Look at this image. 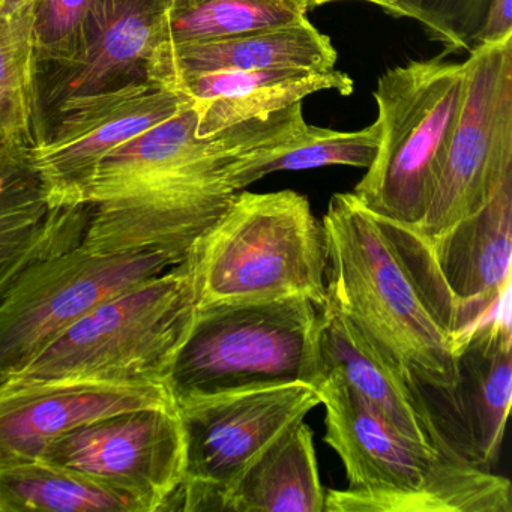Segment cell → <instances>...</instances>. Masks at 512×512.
Wrapping results in <instances>:
<instances>
[{
  "mask_svg": "<svg viewBox=\"0 0 512 512\" xmlns=\"http://www.w3.org/2000/svg\"><path fill=\"white\" fill-rule=\"evenodd\" d=\"M340 2V0H316V7L320 5ZM368 4L385 10L392 17H406V19L418 20L422 8L427 0H362Z\"/></svg>",
  "mask_w": 512,
  "mask_h": 512,
  "instance_id": "30",
  "label": "cell"
},
{
  "mask_svg": "<svg viewBox=\"0 0 512 512\" xmlns=\"http://www.w3.org/2000/svg\"><path fill=\"white\" fill-rule=\"evenodd\" d=\"M317 349L322 374L337 373L398 433L425 448L455 452L437 430L419 392L389 367L328 293L319 308Z\"/></svg>",
  "mask_w": 512,
  "mask_h": 512,
  "instance_id": "18",
  "label": "cell"
},
{
  "mask_svg": "<svg viewBox=\"0 0 512 512\" xmlns=\"http://www.w3.org/2000/svg\"><path fill=\"white\" fill-rule=\"evenodd\" d=\"M512 398L509 295L461 340L451 388L424 398L431 419L458 455L491 470L499 458Z\"/></svg>",
  "mask_w": 512,
  "mask_h": 512,
  "instance_id": "13",
  "label": "cell"
},
{
  "mask_svg": "<svg viewBox=\"0 0 512 512\" xmlns=\"http://www.w3.org/2000/svg\"><path fill=\"white\" fill-rule=\"evenodd\" d=\"M164 10L166 0H95L83 61L38 76L40 140L44 125L65 101L152 82Z\"/></svg>",
  "mask_w": 512,
  "mask_h": 512,
  "instance_id": "16",
  "label": "cell"
},
{
  "mask_svg": "<svg viewBox=\"0 0 512 512\" xmlns=\"http://www.w3.org/2000/svg\"><path fill=\"white\" fill-rule=\"evenodd\" d=\"M190 103L188 95L155 82L65 101L44 125L43 139L29 148L53 205H89L104 158Z\"/></svg>",
  "mask_w": 512,
  "mask_h": 512,
  "instance_id": "11",
  "label": "cell"
},
{
  "mask_svg": "<svg viewBox=\"0 0 512 512\" xmlns=\"http://www.w3.org/2000/svg\"><path fill=\"white\" fill-rule=\"evenodd\" d=\"M305 124L298 103L200 139L190 103L110 152L98 167L88 203L142 194H236L226 181L233 163L248 152L292 139Z\"/></svg>",
  "mask_w": 512,
  "mask_h": 512,
  "instance_id": "8",
  "label": "cell"
},
{
  "mask_svg": "<svg viewBox=\"0 0 512 512\" xmlns=\"http://www.w3.org/2000/svg\"><path fill=\"white\" fill-rule=\"evenodd\" d=\"M35 0H0V127L8 142L40 140Z\"/></svg>",
  "mask_w": 512,
  "mask_h": 512,
  "instance_id": "24",
  "label": "cell"
},
{
  "mask_svg": "<svg viewBox=\"0 0 512 512\" xmlns=\"http://www.w3.org/2000/svg\"><path fill=\"white\" fill-rule=\"evenodd\" d=\"M5 142H8V140L5 139L4 130H2V127H0V145H2V143H5Z\"/></svg>",
  "mask_w": 512,
  "mask_h": 512,
  "instance_id": "32",
  "label": "cell"
},
{
  "mask_svg": "<svg viewBox=\"0 0 512 512\" xmlns=\"http://www.w3.org/2000/svg\"><path fill=\"white\" fill-rule=\"evenodd\" d=\"M491 0H427L416 22L433 40L445 46L446 53L470 52V41L481 25Z\"/></svg>",
  "mask_w": 512,
  "mask_h": 512,
  "instance_id": "28",
  "label": "cell"
},
{
  "mask_svg": "<svg viewBox=\"0 0 512 512\" xmlns=\"http://www.w3.org/2000/svg\"><path fill=\"white\" fill-rule=\"evenodd\" d=\"M337 52L331 40L308 19L277 28L245 32L220 40L161 47L152 67V82L172 88L179 77L227 70H335Z\"/></svg>",
  "mask_w": 512,
  "mask_h": 512,
  "instance_id": "21",
  "label": "cell"
},
{
  "mask_svg": "<svg viewBox=\"0 0 512 512\" xmlns=\"http://www.w3.org/2000/svg\"><path fill=\"white\" fill-rule=\"evenodd\" d=\"M428 250L443 323L460 344L511 290L512 172L475 214L428 241Z\"/></svg>",
  "mask_w": 512,
  "mask_h": 512,
  "instance_id": "14",
  "label": "cell"
},
{
  "mask_svg": "<svg viewBox=\"0 0 512 512\" xmlns=\"http://www.w3.org/2000/svg\"><path fill=\"white\" fill-rule=\"evenodd\" d=\"M185 433V476L167 511H224L251 464L320 400L305 382L251 386L176 401Z\"/></svg>",
  "mask_w": 512,
  "mask_h": 512,
  "instance_id": "9",
  "label": "cell"
},
{
  "mask_svg": "<svg viewBox=\"0 0 512 512\" xmlns=\"http://www.w3.org/2000/svg\"><path fill=\"white\" fill-rule=\"evenodd\" d=\"M197 248L184 262L95 307L19 376L169 386L199 308Z\"/></svg>",
  "mask_w": 512,
  "mask_h": 512,
  "instance_id": "3",
  "label": "cell"
},
{
  "mask_svg": "<svg viewBox=\"0 0 512 512\" xmlns=\"http://www.w3.org/2000/svg\"><path fill=\"white\" fill-rule=\"evenodd\" d=\"M191 253L94 251L82 242L29 265L0 296V380L22 374L74 323Z\"/></svg>",
  "mask_w": 512,
  "mask_h": 512,
  "instance_id": "7",
  "label": "cell"
},
{
  "mask_svg": "<svg viewBox=\"0 0 512 512\" xmlns=\"http://www.w3.org/2000/svg\"><path fill=\"white\" fill-rule=\"evenodd\" d=\"M319 307L304 298L202 305L176 353L175 400L322 377Z\"/></svg>",
  "mask_w": 512,
  "mask_h": 512,
  "instance_id": "6",
  "label": "cell"
},
{
  "mask_svg": "<svg viewBox=\"0 0 512 512\" xmlns=\"http://www.w3.org/2000/svg\"><path fill=\"white\" fill-rule=\"evenodd\" d=\"M236 194H145L95 203L80 242L94 251L188 254L220 220Z\"/></svg>",
  "mask_w": 512,
  "mask_h": 512,
  "instance_id": "19",
  "label": "cell"
},
{
  "mask_svg": "<svg viewBox=\"0 0 512 512\" xmlns=\"http://www.w3.org/2000/svg\"><path fill=\"white\" fill-rule=\"evenodd\" d=\"M176 404L169 386L71 379L0 380V469L43 460L64 434L131 410Z\"/></svg>",
  "mask_w": 512,
  "mask_h": 512,
  "instance_id": "15",
  "label": "cell"
},
{
  "mask_svg": "<svg viewBox=\"0 0 512 512\" xmlns=\"http://www.w3.org/2000/svg\"><path fill=\"white\" fill-rule=\"evenodd\" d=\"M148 512L131 494L46 460L0 469V512Z\"/></svg>",
  "mask_w": 512,
  "mask_h": 512,
  "instance_id": "23",
  "label": "cell"
},
{
  "mask_svg": "<svg viewBox=\"0 0 512 512\" xmlns=\"http://www.w3.org/2000/svg\"><path fill=\"white\" fill-rule=\"evenodd\" d=\"M509 35H512V0H491L470 41V50L481 44L497 43Z\"/></svg>",
  "mask_w": 512,
  "mask_h": 512,
  "instance_id": "29",
  "label": "cell"
},
{
  "mask_svg": "<svg viewBox=\"0 0 512 512\" xmlns=\"http://www.w3.org/2000/svg\"><path fill=\"white\" fill-rule=\"evenodd\" d=\"M313 431L304 421L281 434L242 475L226 512H325Z\"/></svg>",
  "mask_w": 512,
  "mask_h": 512,
  "instance_id": "22",
  "label": "cell"
},
{
  "mask_svg": "<svg viewBox=\"0 0 512 512\" xmlns=\"http://www.w3.org/2000/svg\"><path fill=\"white\" fill-rule=\"evenodd\" d=\"M380 128L377 121L359 131H334L305 124L292 139L248 152L230 167L227 185L235 193L275 172L326 166L368 169L377 154Z\"/></svg>",
  "mask_w": 512,
  "mask_h": 512,
  "instance_id": "25",
  "label": "cell"
},
{
  "mask_svg": "<svg viewBox=\"0 0 512 512\" xmlns=\"http://www.w3.org/2000/svg\"><path fill=\"white\" fill-rule=\"evenodd\" d=\"M466 91L424 220L428 241L475 214L512 172V35L470 50Z\"/></svg>",
  "mask_w": 512,
  "mask_h": 512,
  "instance_id": "10",
  "label": "cell"
},
{
  "mask_svg": "<svg viewBox=\"0 0 512 512\" xmlns=\"http://www.w3.org/2000/svg\"><path fill=\"white\" fill-rule=\"evenodd\" d=\"M308 11L305 0H166L161 47L290 25Z\"/></svg>",
  "mask_w": 512,
  "mask_h": 512,
  "instance_id": "26",
  "label": "cell"
},
{
  "mask_svg": "<svg viewBox=\"0 0 512 512\" xmlns=\"http://www.w3.org/2000/svg\"><path fill=\"white\" fill-rule=\"evenodd\" d=\"M43 460L77 470L167 511L185 476V433L178 403L116 413L59 437Z\"/></svg>",
  "mask_w": 512,
  "mask_h": 512,
  "instance_id": "12",
  "label": "cell"
},
{
  "mask_svg": "<svg viewBox=\"0 0 512 512\" xmlns=\"http://www.w3.org/2000/svg\"><path fill=\"white\" fill-rule=\"evenodd\" d=\"M325 229L295 191L236 194L197 248L199 307L304 298L326 301Z\"/></svg>",
  "mask_w": 512,
  "mask_h": 512,
  "instance_id": "4",
  "label": "cell"
},
{
  "mask_svg": "<svg viewBox=\"0 0 512 512\" xmlns=\"http://www.w3.org/2000/svg\"><path fill=\"white\" fill-rule=\"evenodd\" d=\"M92 205L56 206L22 143L0 145V296L37 260L82 241Z\"/></svg>",
  "mask_w": 512,
  "mask_h": 512,
  "instance_id": "17",
  "label": "cell"
},
{
  "mask_svg": "<svg viewBox=\"0 0 512 512\" xmlns=\"http://www.w3.org/2000/svg\"><path fill=\"white\" fill-rule=\"evenodd\" d=\"M322 224L326 293L422 400L451 388L458 346L440 325L400 224L374 215L353 193L334 194Z\"/></svg>",
  "mask_w": 512,
  "mask_h": 512,
  "instance_id": "1",
  "label": "cell"
},
{
  "mask_svg": "<svg viewBox=\"0 0 512 512\" xmlns=\"http://www.w3.org/2000/svg\"><path fill=\"white\" fill-rule=\"evenodd\" d=\"M323 440L343 461L349 487L325 494V512H512L511 482L398 433L337 373L316 385Z\"/></svg>",
  "mask_w": 512,
  "mask_h": 512,
  "instance_id": "2",
  "label": "cell"
},
{
  "mask_svg": "<svg viewBox=\"0 0 512 512\" xmlns=\"http://www.w3.org/2000/svg\"><path fill=\"white\" fill-rule=\"evenodd\" d=\"M305 2H307L308 8H310V10L316 8V0H305Z\"/></svg>",
  "mask_w": 512,
  "mask_h": 512,
  "instance_id": "31",
  "label": "cell"
},
{
  "mask_svg": "<svg viewBox=\"0 0 512 512\" xmlns=\"http://www.w3.org/2000/svg\"><path fill=\"white\" fill-rule=\"evenodd\" d=\"M466 91V67L457 62H410L377 82L376 157L355 187L374 215L418 227L427 214Z\"/></svg>",
  "mask_w": 512,
  "mask_h": 512,
  "instance_id": "5",
  "label": "cell"
},
{
  "mask_svg": "<svg viewBox=\"0 0 512 512\" xmlns=\"http://www.w3.org/2000/svg\"><path fill=\"white\" fill-rule=\"evenodd\" d=\"M95 0H35L38 76L83 61Z\"/></svg>",
  "mask_w": 512,
  "mask_h": 512,
  "instance_id": "27",
  "label": "cell"
},
{
  "mask_svg": "<svg viewBox=\"0 0 512 512\" xmlns=\"http://www.w3.org/2000/svg\"><path fill=\"white\" fill-rule=\"evenodd\" d=\"M172 89L193 100L197 137L206 139L242 122L266 118L302 103L308 95L353 92V80L341 71L316 73L301 68L227 70L179 77Z\"/></svg>",
  "mask_w": 512,
  "mask_h": 512,
  "instance_id": "20",
  "label": "cell"
}]
</instances>
